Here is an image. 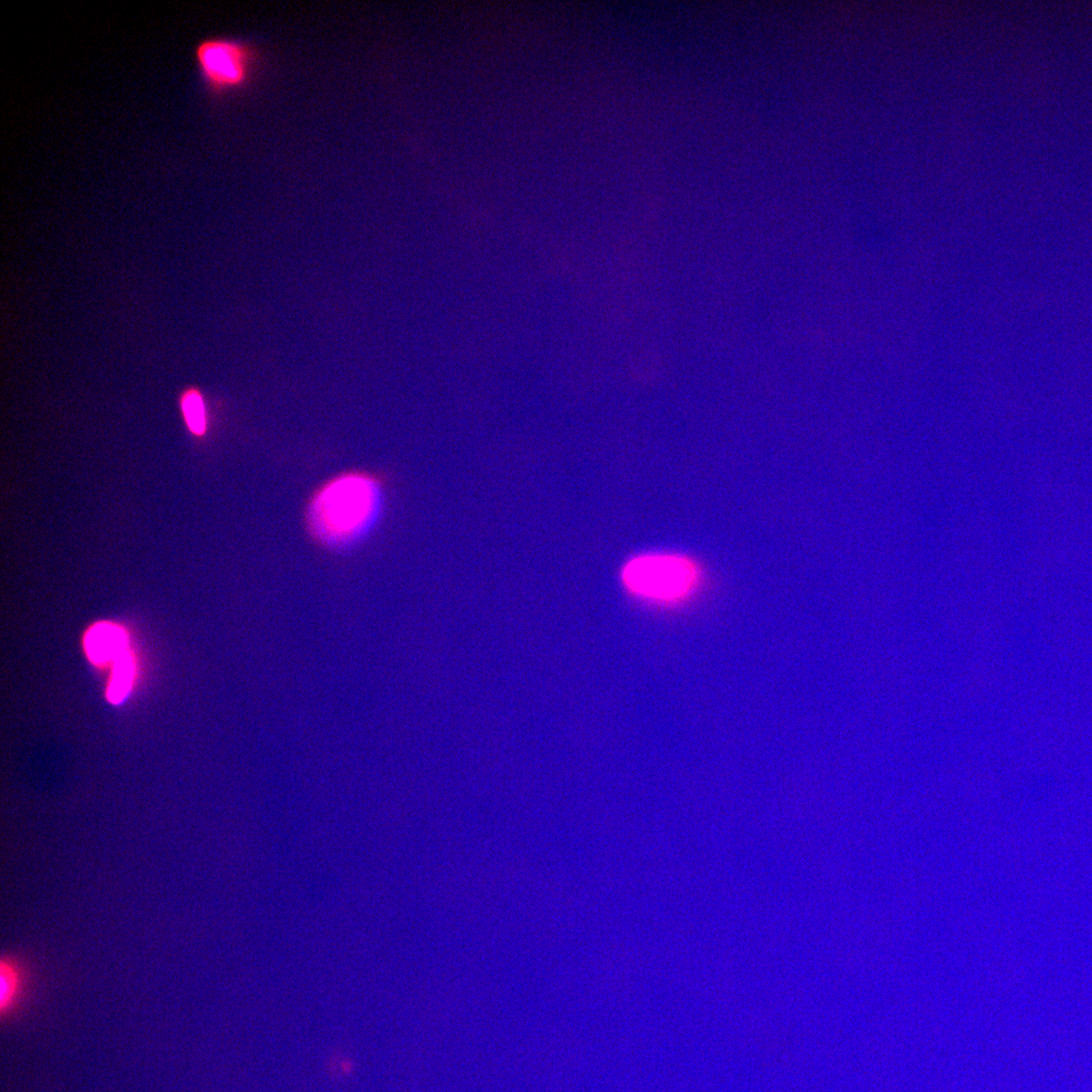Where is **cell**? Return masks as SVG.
<instances>
[{"label": "cell", "instance_id": "6da1fadb", "mask_svg": "<svg viewBox=\"0 0 1092 1092\" xmlns=\"http://www.w3.org/2000/svg\"><path fill=\"white\" fill-rule=\"evenodd\" d=\"M378 507L372 479L350 474L327 484L314 497L309 521L316 536L330 543L347 542L362 534Z\"/></svg>", "mask_w": 1092, "mask_h": 1092}, {"label": "cell", "instance_id": "8992f818", "mask_svg": "<svg viewBox=\"0 0 1092 1092\" xmlns=\"http://www.w3.org/2000/svg\"><path fill=\"white\" fill-rule=\"evenodd\" d=\"M134 672V662L128 651L112 663L111 676L106 692L107 698L112 703H120L128 695Z\"/></svg>", "mask_w": 1092, "mask_h": 1092}, {"label": "cell", "instance_id": "7a4b0ae2", "mask_svg": "<svg viewBox=\"0 0 1092 1092\" xmlns=\"http://www.w3.org/2000/svg\"><path fill=\"white\" fill-rule=\"evenodd\" d=\"M193 59L207 94L215 100L249 89L264 64L262 50L243 37L211 35L195 42Z\"/></svg>", "mask_w": 1092, "mask_h": 1092}, {"label": "cell", "instance_id": "52a82bcc", "mask_svg": "<svg viewBox=\"0 0 1092 1092\" xmlns=\"http://www.w3.org/2000/svg\"><path fill=\"white\" fill-rule=\"evenodd\" d=\"M182 411L189 430L198 436L202 435L206 421L201 396L195 391L187 392L182 399Z\"/></svg>", "mask_w": 1092, "mask_h": 1092}, {"label": "cell", "instance_id": "5b68a950", "mask_svg": "<svg viewBox=\"0 0 1092 1092\" xmlns=\"http://www.w3.org/2000/svg\"><path fill=\"white\" fill-rule=\"evenodd\" d=\"M84 648L94 664H112L128 651L127 636L120 626L100 622L88 630L84 638Z\"/></svg>", "mask_w": 1092, "mask_h": 1092}, {"label": "cell", "instance_id": "277c9868", "mask_svg": "<svg viewBox=\"0 0 1092 1092\" xmlns=\"http://www.w3.org/2000/svg\"><path fill=\"white\" fill-rule=\"evenodd\" d=\"M30 990L27 966L16 956H3L0 962V1017L12 1020L23 1007Z\"/></svg>", "mask_w": 1092, "mask_h": 1092}, {"label": "cell", "instance_id": "3957f363", "mask_svg": "<svg viewBox=\"0 0 1092 1092\" xmlns=\"http://www.w3.org/2000/svg\"><path fill=\"white\" fill-rule=\"evenodd\" d=\"M621 576L632 595L649 602L674 604L696 590L701 571L693 559L681 554L648 552L629 559Z\"/></svg>", "mask_w": 1092, "mask_h": 1092}]
</instances>
